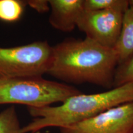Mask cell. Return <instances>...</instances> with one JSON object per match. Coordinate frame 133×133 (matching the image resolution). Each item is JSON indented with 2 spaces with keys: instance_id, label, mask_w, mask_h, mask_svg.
I'll return each instance as SVG.
<instances>
[{
  "instance_id": "cell-6",
  "label": "cell",
  "mask_w": 133,
  "mask_h": 133,
  "mask_svg": "<svg viewBox=\"0 0 133 133\" xmlns=\"http://www.w3.org/2000/svg\"><path fill=\"white\" fill-rule=\"evenodd\" d=\"M123 14L114 10H84L77 27L86 35V38L114 49L120 33Z\"/></svg>"
},
{
  "instance_id": "cell-2",
  "label": "cell",
  "mask_w": 133,
  "mask_h": 133,
  "mask_svg": "<svg viewBox=\"0 0 133 133\" xmlns=\"http://www.w3.org/2000/svg\"><path fill=\"white\" fill-rule=\"evenodd\" d=\"M131 102H133V83L95 94L82 92L69 97L59 106L29 107V113L35 118L22 127L21 133H37L48 127H66Z\"/></svg>"
},
{
  "instance_id": "cell-7",
  "label": "cell",
  "mask_w": 133,
  "mask_h": 133,
  "mask_svg": "<svg viewBox=\"0 0 133 133\" xmlns=\"http://www.w3.org/2000/svg\"><path fill=\"white\" fill-rule=\"evenodd\" d=\"M49 22L53 28L63 32H70L77 27L84 11V0H49Z\"/></svg>"
},
{
  "instance_id": "cell-4",
  "label": "cell",
  "mask_w": 133,
  "mask_h": 133,
  "mask_svg": "<svg viewBox=\"0 0 133 133\" xmlns=\"http://www.w3.org/2000/svg\"><path fill=\"white\" fill-rule=\"evenodd\" d=\"M52 54V46L46 41L14 47H0V80L43 76L48 74Z\"/></svg>"
},
{
  "instance_id": "cell-13",
  "label": "cell",
  "mask_w": 133,
  "mask_h": 133,
  "mask_svg": "<svg viewBox=\"0 0 133 133\" xmlns=\"http://www.w3.org/2000/svg\"><path fill=\"white\" fill-rule=\"evenodd\" d=\"M26 5L39 13L47 12L50 9L49 1L48 0H29L25 1Z\"/></svg>"
},
{
  "instance_id": "cell-8",
  "label": "cell",
  "mask_w": 133,
  "mask_h": 133,
  "mask_svg": "<svg viewBox=\"0 0 133 133\" xmlns=\"http://www.w3.org/2000/svg\"><path fill=\"white\" fill-rule=\"evenodd\" d=\"M114 49L118 65L133 54V8L131 6L123 14L120 33Z\"/></svg>"
},
{
  "instance_id": "cell-5",
  "label": "cell",
  "mask_w": 133,
  "mask_h": 133,
  "mask_svg": "<svg viewBox=\"0 0 133 133\" xmlns=\"http://www.w3.org/2000/svg\"><path fill=\"white\" fill-rule=\"evenodd\" d=\"M60 131L61 133H133V102L113 107Z\"/></svg>"
},
{
  "instance_id": "cell-1",
  "label": "cell",
  "mask_w": 133,
  "mask_h": 133,
  "mask_svg": "<svg viewBox=\"0 0 133 133\" xmlns=\"http://www.w3.org/2000/svg\"><path fill=\"white\" fill-rule=\"evenodd\" d=\"M53 54L48 74L74 84L91 83L113 88L118 59L113 48L89 38H67L52 46Z\"/></svg>"
},
{
  "instance_id": "cell-10",
  "label": "cell",
  "mask_w": 133,
  "mask_h": 133,
  "mask_svg": "<svg viewBox=\"0 0 133 133\" xmlns=\"http://www.w3.org/2000/svg\"><path fill=\"white\" fill-rule=\"evenodd\" d=\"M129 6L128 0H84L85 11L114 10L124 12Z\"/></svg>"
},
{
  "instance_id": "cell-12",
  "label": "cell",
  "mask_w": 133,
  "mask_h": 133,
  "mask_svg": "<svg viewBox=\"0 0 133 133\" xmlns=\"http://www.w3.org/2000/svg\"><path fill=\"white\" fill-rule=\"evenodd\" d=\"M133 83V54L118 65L114 75L113 88Z\"/></svg>"
},
{
  "instance_id": "cell-15",
  "label": "cell",
  "mask_w": 133,
  "mask_h": 133,
  "mask_svg": "<svg viewBox=\"0 0 133 133\" xmlns=\"http://www.w3.org/2000/svg\"><path fill=\"white\" fill-rule=\"evenodd\" d=\"M37 133H39V132H37Z\"/></svg>"
},
{
  "instance_id": "cell-11",
  "label": "cell",
  "mask_w": 133,
  "mask_h": 133,
  "mask_svg": "<svg viewBox=\"0 0 133 133\" xmlns=\"http://www.w3.org/2000/svg\"><path fill=\"white\" fill-rule=\"evenodd\" d=\"M21 129L15 107L0 112V133H21Z\"/></svg>"
},
{
  "instance_id": "cell-14",
  "label": "cell",
  "mask_w": 133,
  "mask_h": 133,
  "mask_svg": "<svg viewBox=\"0 0 133 133\" xmlns=\"http://www.w3.org/2000/svg\"><path fill=\"white\" fill-rule=\"evenodd\" d=\"M129 6L133 8V0H129Z\"/></svg>"
},
{
  "instance_id": "cell-3",
  "label": "cell",
  "mask_w": 133,
  "mask_h": 133,
  "mask_svg": "<svg viewBox=\"0 0 133 133\" xmlns=\"http://www.w3.org/2000/svg\"><path fill=\"white\" fill-rule=\"evenodd\" d=\"M81 93L75 87L48 80L43 76L0 80V105L22 104L28 108H41L62 103Z\"/></svg>"
},
{
  "instance_id": "cell-9",
  "label": "cell",
  "mask_w": 133,
  "mask_h": 133,
  "mask_svg": "<svg viewBox=\"0 0 133 133\" xmlns=\"http://www.w3.org/2000/svg\"><path fill=\"white\" fill-rule=\"evenodd\" d=\"M26 6L25 1L0 0V20L8 22L18 21Z\"/></svg>"
}]
</instances>
